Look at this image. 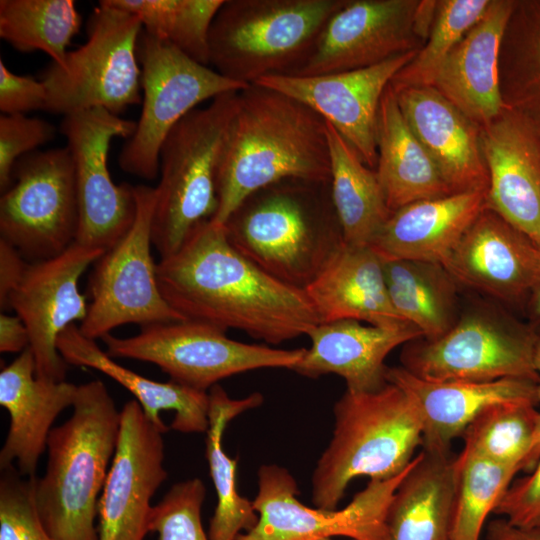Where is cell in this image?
<instances>
[{
	"instance_id": "cell-1",
	"label": "cell",
	"mask_w": 540,
	"mask_h": 540,
	"mask_svg": "<svg viewBox=\"0 0 540 540\" xmlns=\"http://www.w3.org/2000/svg\"><path fill=\"white\" fill-rule=\"evenodd\" d=\"M166 302L185 320L280 344L320 324L305 291L267 274L229 242L223 224H198L174 254L157 262Z\"/></svg>"
},
{
	"instance_id": "cell-2",
	"label": "cell",
	"mask_w": 540,
	"mask_h": 540,
	"mask_svg": "<svg viewBox=\"0 0 540 540\" xmlns=\"http://www.w3.org/2000/svg\"><path fill=\"white\" fill-rule=\"evenodd\" d=\"M288 178L330 181L327 123L310 107L274 89L251 84L239 91L217 174L224 224L251 193Z\"/></svg>"
},
{
	"instance_id": "cell-3",
	"label": "cell",
	"mask_w": 540,
	"mask_h": 540,
	"mask_svg": "<svg viewBox=\"0 0 540 540\" xmlns=\"http://www.w3.org/2000/svg\"><path fill=\"white\" fill-rule=\"evenodd\" d=\"M223 225L243 256L302 290L344 243L330 181L288 178L269 184L249 194Z\"/></svg>"
},
{
	"instance_id": "cell-4",
	"label": "cell",
	"mask_w": 540,
	"mask_h": 540,
	"mask_svg": "<svg viewBox=\"0 0 540 540\" xmlns=\"http://www.w3.org/2000/svg\"><path fill=\"white\" fill-rule=\"evenodd\" d=\"M71 417L52 428L45 474L32 477L40 520L54 540H98L94 525L118 441L120 411L104 383L78 385Z\"/></svg>"
},
{
	"instance_id": "cell-5",
	"label": "cell",
	"mask_w": 540,
	"mask_h": 540,
	"mask_svg": "<svg viewBox=\"0 0 540 540\" xmlns=\"http://www.w3.org/2000/svg\"><path fill=\"white\" fill-rule=\"evenodd\" d=\"M333 413L332 438L312 475V501L326 510H336L356 477L385 480L402 473L423 443L414 404L392 382L369 392L346 390Z\"/></svg>"
},
{
	"instance_id": "cell-6",
	"label": "cell",
	"mask_w": 540,
	"mask_h": 540,
	"mask_svg": "<svg viewBox=\"0 0 540 540\" xmlns=\"http://www.w3.org/2000/svg\"><path fill=\"white\" fill-rule=\"evenodd\" d=\"M345 2L224 0L210 30V65L244 85L267 76L293 75Z\"/></svg>"
},
{
	"instance_id": "cell-7",
	"label": "cell",
	"mask_w": 540,
	"mask_h": 540,
	"mask_svg": "<svg viewBox=\"0 0 540 540\" xmlns=\"http://www.w3.org/2000/svg\"><path fill=\"white\" fill-rule=\"evenodd\" d=\"M238 97L239 92L225 93L195 108L161 146L152 221V244L161 258L180 249L193 229L217 211V174Z\"/></svg>"
},
{
	"instance_id": "cell-8",
	"label": "cell",
	"mask_w": 540,
	"mask_h": 540,
	"mask_svg": "<svg viewBox=\"0 0 540 540\" xmlns=\"http://www.w3.org/2000/svg\"><path fill=\"white\" fill-rule=\"evenodd\" d=\"M143 31L134 14L101 0L88 21V39L51 63L42 82L45 110L63 116L92 108L118 115L141 101L138 44Z\"/></svg>"
},
{
	"instance_id": "cell-9",
	"label": "cell",
	"mask_w": 540,
	"mask_h": 540,
	"mask_svg": "<svg viewBox=\"0 0 540 540\" xmlns=\"http://www.w3.org/2000/svg\"><path fill=\"white\" fill-rule=\"evenodd\" d=\"M101 339L110 357L153 363L170 380L203 392L224 378L246 371L291 369L306 350L239 342L228 338L222 329L189 320L146 325L132 337L109 333Z\"/></svg>"
},
{
	"instance_id": "cell-10",
	"label": "cell",
	"mask_w": 540,
	"mask_h": 540,
	"mask_svg": "<svg viewBox=\"0 0 540 540\" xmlns=\"http://www.w3.org/2000/svg\"><path fill=\"white\" fill-rule=\"evenodd\" d=\"M143 105L133 135L119 155L120 168L153 180L159 173L161 146L172 128L208 100L249 85L231 80L198 63L144 30L139 39Z\"/></svg>"
},
{
	"instance_id": "cell-11",
	"label": "cell",
	"mask_w": 540,
	"mask_h": 540,
	"mask_svg": "<svg viewBox=\"0 0 540 540\" xmlns=\"http://www.w3.org/2000/svg\"><path fill=\"white\" fill-rule=\"evenodd\" d=\"M134 190L132 226L97 259L89 278L91 303L79 329L94 340L125 324L185 321L162 296L151 254L156 187L137 185Z\"/></svg>"
},
{
	"instance_id": "cell-12",
	"label": "cell",
	"mask_w": 540,
	"mask_h": 540,
	"mask_svg": "<svg viewBox=\"0 0 540 540\" xmlns=\"http://www.w3.org/2000/svg\"><path fill=\"white\" fill-rule=\"evenodd\" d=\"M79 210L67 146L34 151L15 164L0 197V239L30 263L55 257L75 241Z\"/></svg>"
},
{
	"instance_id": "cell-13",
	"label": "cell",
	"mask_w": 540,
	"mask_h": 540,
	"mask_svg": "<svg viewBox=\"0 0 540 540\" xmlns=\"http://www.w3.org/2000/svg\"><path fill=\"white\" fill-rule=\"evenodd\" d=\"M411 464L395 477L370 479L341 510L306 507L298 501L297 483L287 469L276 464L262 465L258 493L252 501L259 520L236 540H318L333 536L388 540V508Z\"/></svg>"
},
{
	"instance_id": "cell-14",
	"label": "cell",
	"mask_w": 540,
	"mask_h": 540,
	"mask_svg": "<svg viewBox=\"0 0 540 540\" xmlns=\"http://www.w3.org/2000/svg\"><path fill=\"white\" fill-rule=\"evenodd\" d=\"M136 122L103 108L63 117L60 132L72 155L78 198L77 243L105 252L132 226L137 210L134 186L116 185L108 153L116 137L130 138Z\"/></svg>"
},
{
	"instance_id": "cell-15",
	"label": "cell",
	"mask_w": 540,
	"mask_h": 540,
	"mask_svg": "<svg viewBox=\"0 0 540 540\" xmlns=\"http://www.w3.org/2000/svg\"><path fill=\"white\" fill-rule=\"evenodd\" d=\"M537 337L529 328L474 313L436 339L409 342L401 355L402 367L430 381L526 378L539 382L533 362Z\"/></svg>"
},
{
	"instance_id": "cell-16",
	"label": "cell",
	"mask_w": 540,
	"mask_h": 540,
	"mask_svg": "<svg viewBox=\"0 0 540 540\" xmlns=\"http://www.w3.org/2000/svg\"><path fill=\"white\" fill-rule=\"evenodd\" d=\"M104 252L74 242L61 254L29 263L19 285L9 296V308L24 322L36 377L65 381L67 363L57 349L59 335L88 312L79 280Z\"/></svg>"
},
{
	"instance_id": "cell-17",
	"label": "cell",
	"mask_w": 540,
	"mask_h": 540,
	"mask_svg": "<svg viewBox=\"0 0 540 540\" xmlns=\"http://www.w3.org/2000/svg\"><path fill=\"white\" fill-rule=\"evenodd\" d=\"M164 433L132 399L120 410L115 453L98 500V540H143L151 499L167 478Z\"/></svg>"
},
{
	"instance_id": "cell-18",
	"label": "cell",
	"mask_w": 540,
	"mask_h": 540,
	"mask_svg": "<svg viewBox=\"0 0 540 540\" xmlns=\"http://www.w3.org/2000/svg\"><path fill=\"white\" fill-rule=\"evenodd\" d=\"M418 51L398 54L363 69L317 76L272 75L254 84L310 107L353 147L363 163L377 167V121L381 98L393 77Z\"/></svg>"
},
{
	"instance_id": "cell-19",
	"label": "cell",
	"mask_w": 540,
	"mask_h": 540,
	"mask_svg": "<svg viewBox=\"0 0 540 540\" xmlns=\"http://www.w3.org/2000/svg\"><path fill=\"white\" fill-rule=\"evenodd\" d=\"M420 0H346L328 20L317 45L292 76L363 69L398 54L419 51L415 28Z\"/></svg>"
},
{
	"instance_id": "cell-20",
	"label": "cell",
	"mask_w": 540,
	"mask_h": 540,
	"mask_svg": "<svg viewBox=\"0 0 540 540\" xmlns=\"http://www.w3.org/2000/svg\"><path fill=\"white\" fill-rule=\"evenodd\" d=\"M454 281L509 303L528 301L540 248L494 211L479 214L443 266Z\"/></svg>"
},
{
	"instance_id": "cell-21",
	"label": "cell",
	"mask_w": 540,
	"mask_h": 540,
	"mask_svg": "<svg viewBox=\"0 0 540 540\" xmlns=\"http://www.w3.org/2000/svg\"><path fill=\"white\" fill-rule=\"evenodd\" d=\"M480 145L489 182L486 208L540 248V138L506 109L480 127Z\"/></svg>"
},
{
	"instance_id": "cell-22",
	"label": "cell",
	"mask_w": 540,
	"mask_h": 540,
	"mask_svg": "<svg viewBox=\"0 0 540 540\" xmlns=\"http://www.w3.org/2000/svg\"><path fill=\"white\" fill-rule=\"evenodd\" d=\"M394 92L403 117L450 191H487L489 176L481 151L480 126L433 86Z\"/></svg>"
},
{
	"instance_id": "cell-23",
	"label": "cell",
	"mask_w": 540,
	"mask_h": 540,
	"mask_svg": "<svg viewBox=\"0 0 540 540\" xmlns=\"http://www.w3.org/2000/svg\"><path fill=\"white\" fill-rule=\"evenodd\" d=\"M386 380L398 385L414 404L423 427L422 447L450 450L485 409L502 403L538 404L536 382L526 378L493 381H430L403 367H388Z\"/></svg>"
},
{
	"instance_id": "cell-24",
	"label": "cell",
	"mask_w": 540,
	"mask_h": 540,
	"mask_svg": "<svg viewBox=\"0 0 540 540\" xmlns=\"http://www.w3.org/2000/svg\"><path fill=\"white\" fill-rule=\"evenodd\" d=\"M307 336L311 346L290 370L310 378L336 374L352 392L374 391L385 385L389 353L423 337L408 323L387 327L355 320L320 323Z\"/></svg>"
},
{
	"instance_id": "cell-25",
	"label": "cell",
	"mask_w": 540,
	"mask_h": 540,
	"mask_svg": "<svg viewBox=\"0 0 540 540\" xmlns=\"http://www.w3.org/2000/svg\"><path fill=\"white\" fill-rule=\"evenodd\" d=\"M78 385L49 382L36 377L35 360L28 347L0 373V404L10 416L0 451V468L13 466L23 477H34L57 416L72 406Z\"/></svg>"
},
{
	"instance_id": "cell-26",
	"label": "cell",
	"mask_w": 540,
	"mask_h": 540,
	"mask_svg": "<svg viewBox=\"0 0 540 540\" xmlns=\"http://www.w3.org/2000/svg\"><path fill=\"white\" fill-rule=\"evenodd\" d=\"M516 0H491L481 20L449 54L431 86L483 127L504 109L499 53Z\"/></svg>"
},
{
	"instance_id": "cell-27",
	"label": "cell",
	"mask_w": 540,
	"mask_h": 540,
	"mask_svg": "<svg viewBox=\"0 0 540 540\" xmlns=\"http://www.w3.org/2000/svg\"><path fill=\"white\" fill-rule=\"evenodd\" d=\"M486 207V191L410 203L391 213L370 243L382 261L411 260L442 267Z\"/></svg>"
},
{
	"instance_id": "cell-28",
	"label": "cell",
	"mask_w": 540,
	"mask_h": 540,
	"mask_svg": "<svg viewBox=\"0 0 540 540\" xmlns=\"http://www.w3.org/2000/svg\"><path fill=\"white\" fill-rule=\"evenodd\" d=\"M304 291L320 323L355 320L387 327L407 323L390 301L383 261L370 246L344 242Z\"/></svg>"
},
{
	"instance_id": "cell-29",
	"label": "cell",
	"mask_w": 540,
	"mask_h": 540,
	"mask_svg": "<svg viewBox=\"0 0 540 540\" xmlns=\"http://www.w3.org/2000/svg\"><path fill=\"white\" fill-rule=\"evenodd\" d=\"M455 487V456L422 447L389 505L388 540H452Z\"/></svg>"
},
{
	"instance_id": "cell-30",
	"label": "cell",
	"mask_w": 540,
	"mask_h": 540,
	"mask_svg": "<svg viewBox=\"0 0 540 540\" xmlns=\"http://www.w3.org/2000/svg\"><path fill=\"white\" fill-rule=\"evenodd\" d=\"M57 349L67 364L96 369L109 376L129 392L141 405L145 415L163 432L168 427L160 411L173 410L171 428L181 433H204L209 428V395L172 380L158 382L123 367L94 339L83 335L76 324L69 325L58 337Z\"/></svg>"
},
{
	"instance_id": "cell-31",
	"label": "cell",
	"mask_w": 540,
	"mask_h": 540,
	"mask_svg": "<svg viewBox=\"0 0 540 540\" xmlns=\"http://www.w3.org/2000/svg\"><path fill=\"white\" fill-rule=\"evenodd\" d=\"M377 153L375 171L391 212L416 201L454 194L407 124L390 84L378 110Z\"/></svg>"
},
{
	"instance_id": "cell-32",
	"label": "cell",
	"mask_w": 540,
	"mask_h": 540,
	"mask_svg": "<svg viewBox=\"0 0 540 540\" xmlns=\"http://www.w3.org/2000/svg\"><path fill=\"white\" fill-rule=\"evenodd\" d=\"M209 428L206 438V458L210 476L217 493V506L210 520V540H236L253 529L259 515L252 501L242 497L236 485L237 459L230 458L224 451L222 439L227 424L246 410L258 407L263 396L253 393L243 399H232L219 384L210 388Z\"/></svg>"
},
{
	"instance_id": "cell-33",
	"label": "cell",
	"mask_w": 540,
	"mask_h": 540,
	"mask_svg": "<svg viewBox=\"0 0 540 540\" xmlns=\"http://www.w3.org/2000/svg\"><path fill=\"white\" fill-rule=\"evenodd\" d=\"M327 137L331 195L344 242L369 246L392 212L376 171L366 166L353 147L328 123Z\"/></svg>"
},
{
	"instance_id": "cell-34",
	"label": "cell",
	"mask_w": 540,
	"mask_h": 540,
	"mask_svg": "<svg viewBox=\"0 0 540 540\" xmlns=\"http://www.w3.org/2000/svg\"><path fill=\"white\" fill-rule=\"evenodd\" d=\"M504 107L540 138V0H516L499 53Z\"/></svg>"
},
{
	"instance_id": "cell-35",
	"label": "cell",
	"mask_w": 540,
	"mask_h": 540,
	"mask_svg": "<svg viewBox=\"0 0 540 540\" xmlns=\"http://www.w3.org/2000/svg\"><path fill=\"white\" fill-rule=\"evenodd\" d=\"M383 269L393 307L424 339H436L455 324V281L441 265L392 260L383 261Z\"/></svg>"
},
{
	"instance_id": "cell-36",
	"label": "cell",
	"mask_w": 540,
	"mask_h": 540,
	"mask_svg": "<svg viewBox=\"0 0 540 540\" xmlns=\"http://www.w3.org/2000/svg\"><path fill=\"white\" fill-rule=\"evenodd\" d=\"M81 17L72 0H1L0 37L20 52L42 51L65 59Z\"/></svg>"
},
{
	"instance_id": "cell-37",
	"label": "cell",
	"mask_w": 540,
	"mask_h": 540,
	"mask_svg": "<svg viewBox=\"0 0 540 540\" xmlns=\"http://www.w3.org/2000/svg\"><path fill=\"white\" fill-rule=\"evenodd\" d=\"M140 20L143 30L208 66L209 36L224 0H108Z\"/></svg>"
},
{
	"instance_id": "cell-38",
	"label": "cell",
	"mask_w": 540,
	"mask_h": 540,
	"mask_svg": "<svg viewBox=\"0 0 540 540\" xmlns=\"http://www.w3.org/2000/svg\"><path fill=\"white\" fill-rule=\"evenodd\" d=\"M452 540H479L484 522L519 472L461 450L455 456Z\"/></svg>"
},
{
	"instance_id": "cell-39",
	"label": "cell",
	"mask_w": 540,
	"mask_h": 540,
	"mask_svg": "<svg viewBox=\"0 0 540 540\" xmlns=\"http://www.w3.org/2000/svg\"><path fill=\"white\" fill-rule=\"evenodd\" d=\"M536 405L502 403L485 409L461 436L462 450L521 471L538 422Z\"/></svg>"
},
{
	"instance_id": "cell-40",
	"label": "cell",
	"mask_w": 540,
	"mask_h": 540,
	"mask_svg": "<svg viewBox=\"0 0 540 540\" xmlns=\"http://www.w3.org/2000/svg\"><path fill=\"white\" fill-rule=\"evenodd\" d=\"M490 3L491 0H437L429 36L414 59L393 77V90L431 86L443 62L485 15Z\"/></svg>"
},
{
	"instance_id": "cell-41",
	"label": "cell",
	"mask_w": 540,
	"mask_h": 540,
	"mask_svg": "<svg viewBox=\"0 0 540 540\" xmlns=\"http://www.w3.org/2000/svg\"><path fill=\"white\" fill-rule=\"evenodd\" d=\"M206 487L199 478L174 484L154 505L150 515V532L158 540H210L201 523V508Z\"/></svg>"
},
{
	"instance_id": "cell-42",
	"label": "cell",
	"mask_w": 540,
	"mask_h": 540,
	"mask_svg": "<svg viewBox=\"0 0 540 540\" xmlns=\"http://www.w3.org/2000/svg\"><path fill=\"white\" fill-rule=\"evenodd\" d=\"M0 540H54L38 515L32 477L25 479L14 465L0 478Z\"/></svg>"
},
{
	"instance_id": "cell-43",
	"label": "cell",
	"mask_w": 540,
	"mask_h": 540,
	"mask_svg": "<svg viewBox=\"0 0 540 540\" xmlns=\"http://www.w3.org/2000/svg\"><path fill=\"white\" fill-rule=\"evenodd\" d=\"M55 127L48 121L25 114L0 116V189L11 184L16 162L51 141Z\"/></svg>"
},
{
	"instance_id": "cell-44",
	"label": "cell",
	"mask_w": 540,
	"mask_h": 540,
	"mask_svg": "<svg viewBox=\"0 0 540 540\" xmlns=\"http://www.w3.org/2000/svg\"><path fill=\"white\" fill-rule=\"evenodd\" d=\"M493 513L515 527H540V458L526 476L510 484Z\"/></svg>"
},
{
	"instance_id": "cell-45",
	"label": "cell",
	"mask_w": 540,
	"mask_h": 540,
	"mask_svg": "<svg viewBox=\"0 0 540 540\" xmlns=\"http://www.w3.org/2000/svg\"><path fill=\"white\" fill-rule=\"evenodd\" d=\"M47 91L42 80L11 72L0 60V110L6 115L45 110Z\"/></svg>"
},
{
	"instance_id": "cell-46",
	"label": "cell",
	"mask_w": 540,
	"mask_h": 540,
	"mask_svg": "<svg viewBox=\"0 0 540 540\" xmlns=\"http://www.w3.org/2000/svg\"><path fill=\"white\" fill-rule=\"evenodd\" d=\"M28 262L11 244L0 239V308H9V296L19 285L28 268Z\"/></svg>"
},
{
	"instance_id": "cell-47",
	"label": "cell",
	"mask_w": 540,
	"mask_h": 540,
	"mask_svg": "<svg viewBox=\"0 0 540 540\" xmlns=\"http://www.w3.org/2000/svg\"><path fill=\"white\" fill-rule=\"evenodd\" d=\"M29 333L20 317L6 313L0 315V351L23 352L29 347Z\"/></svg>"
},
{
	"instance_id": "cell-48",
	"label": "cell",
	"mask_w": 540,
	"mask_h": 540,
	"mask_svg": "<svg viewBox=\"0 0 540 540\" xmlns=\"http://www.w3.org/2000/svg\"><path fill=\"white\" fill-rule=\"evenodd\" d=\"M487 540H540V527L519 528L497 519L488 525Z\"/></svg>"
},
{
	"instance_id": "cell-49",
	"label": "cell",
	"mask_w": 540,
	"mask_h": 540,
	"mask_svg": "<svg viewBox=\"0 0 540 540\" xmlns=\"http://www.w3.org/2000/svg\"><path fill=\"white\" fill-rule=\"evenodd\" d=\"M537 399H538V403H540V382L537 385ZM539 458H540V410H539V417H538V422H537L535 434L533 437L532 445L527 456L525 457L522 463L521 471L529 473L534 468Z\"/></svg>"
},
{
	"instance_id": "cell-50",
	"label": "cell",
	"mask_w": 540,
	"mask_h": 540,
	"mask_svg": "<svg viewBox=\"0 0 540 540\" xmlns=\"http://www.w3.org/2000/svg\"><path fill=\"white\" fill-rule=\"evenodd\" d=\"M528 301L532 313L540 319V279L534 286Z\"/></svg>"
},
{
	"instance_id": "cell-51",
	"label": "cell",
	"mask_w": 540,
	"mask_h": 540,
	"mask_svg": "<svg viewBox=\"0 0 540 540\" xmlns=\"http://www.w3.org/2000/svg\"><path fill=\"white\" fill-rule=\"evenodd\" d=\"M533 362L536 372L540 375V335L535 342Z\"/></svg>"
},
{
	"instance_id": "cell-52",
	"label": "cell",
	"mask_w": 540,
	"mask_h": 540,
	"mask_svg": "<svg viewBox=\"0 0 540 540\" xmlns=\"http://www.w3.org/2000/svg\"><path fill=\"white\" fill-rule=\"evenodd\" d=\"M318 540H333L332 538H322V539H318ZM350 540H353V539H350Z\"/></svg>"
}]
</instances>
